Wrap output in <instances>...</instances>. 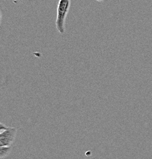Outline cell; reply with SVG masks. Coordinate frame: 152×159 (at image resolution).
<instances>
[{
  "mask_svg": "<svg viewBox=\"0 0 152 159\" xmlns=\"http://www.w3.org/2000/svg\"><path fill=\"white\" fill-rule=\"evenodd\" d=\"M95 1H97V2H102V1H104V0H95Z\"/></svg>",
  "mask_w": 152,
  "mask_h": 159,
  "instance_id": "8992f818",
  "label": "cell"
},
{
  "mask_svg": "<svg viewBox=\"0 0 152 159\" xmlns=\"http://www.w3.org/2000/svg\"><path fill=\"white\" fill-rule=\"evenodd\" d=\"M70 7V0H60L57 9L56 28L61 34L65 33V22Z\"/></svg>",
  "mask_w": 152,
  "mask_h": 159,
  "instance_id": "6da1fadb",
  "label": "cell"
},
{
  "mask_svg": "<svg viewBox=\"0 0 152 159\" xmlns=\"http://www.w3.org/2000/svg\"><path fill=\"white\" fill-rule=\"evenodd\" d=\"M11 151V147H1L0 146V158L7 157Z\"/></svg>",
  "mask_w": 152,
  "mask_h": 159,
  "instance_id": "3957f363",
  "label": "cell"
},
{
  "mask_svg": "<svg viewBox=\"0 0 152 159\" xmlns=\"http://www.w3.org/2000/svg\"><path fill=\"white\" fill-rule=\"evenodd\" d=\"M17 133V129L13 127H7L0 133V146L11 147L14 143Z\"/></svg>",
  "mask_w": 152,
  "mask_h": 159,
  "instance_id": "7a4b0ae2",
  "label": "cell"
},
{
  "mask_svg": "<svg viewBox=\"0 0 152 159\" xmlns=\"http://www.w3.org/2000/svg\"><path fill=\"white\" fill-rule=\"evenodd\" d=\"M1 22H2V11L0 10V25H1Z\"/></svg>",
  "mask_w": 152,
  "mask_h": 159,
  "instance_id": "5b68a950",
  "label": "cell"
},
{
  "mask_svg": "<svg viewBox=\"0 0 152 159\" xmlns=\"http://www.w3.org/2000/svg\"><path fill=\"white\" fill-rule=\"evenodd\" d=\"M6 129H7L6 125H4L3 123H1V122H0V133H1L2 132H3V131Z\"/></svg>",
  "mask_w": 152,
  "mask_h": 159,
  "instance_id": "277c9868",
  "label": "cell"
}]
</instances>
